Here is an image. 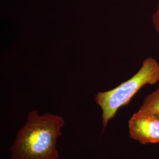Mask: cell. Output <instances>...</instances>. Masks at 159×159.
Instances as JSON below:
<instances>
[{"label":"cell","mask_w":159,"mask_h":159,"mask_svg":"<svg viewBox=\"0 0 159 159\" xmlns=\"http://www.w3.org/2000/svg\"><path fill=\"white\" fill-rule=\"evenodd\" d=\"M64 125L61 116L50 113L40 116L37 110L30 111L10 148L11 158L58 159L57 140Z\"/></svg>","instance_id":"6da1fadb"},{"label":"cell","mask_w":159,"mask_h":159,"mask_svg":"<svg viewBox=\"0 0 159 159\" xmlns=\"http://www.w3.org/2000/svg\"><path fill=\"white\" fill-rule=\"evenodd\" d=\"M159 82V64L154 58L148 57L136 74L112 90L98 92L95 102L102 110V130L106 128L120 108L127 105L133 97L144 85Z\"/></svg>","instance_id":"7a4b0ae2"},{"label":"cell","mask_w":159,"mask_h":159,"mask_svg":"<svg viewBox=\"0 0 159 159\" xmlns=\"http://www.w3.org/2000/svg\"><path fill=\"white\" fill-rule=\"evenodd\" d=\"M131 139L142 144L159 143V114L138 111L129 121Z\"/></svg>","instance_id":"3957f363"},{"label":"cell","mask_w":159,"mask_h":159,"mask_svg":"<svg viewBox=\"0 0 159 159\" xmlns=\"http://www.w3.org/2000/svg\"><path fill=\"white\" fill-rule=\"evenodd\" d=\"M139 111L159 114V88L146 97Z\"/></svg>","instance_id":"277c9868"},{"label":"cell","mask_w":159,"mask_h":159,"mask_svg":"<svg viewBox=\"0 0 159 159\" xmlns=\"http://www.w3.org/2000/svg\"><path fill=\"white\" fill-rule=\"evenodd\" d=\"M152 23L155 30L159 34V1L156 10L152 16Z\"/></svg>","instance_id":"5b68a950"}]
</instances>
